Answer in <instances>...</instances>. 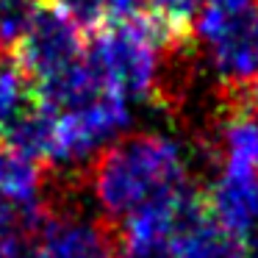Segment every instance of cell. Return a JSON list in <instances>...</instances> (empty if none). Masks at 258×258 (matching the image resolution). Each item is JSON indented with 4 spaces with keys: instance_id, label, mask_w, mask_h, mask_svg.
Returning a JSON list of instances; mask_svg holds the SVG:
<instances>
[{
    "instance_id": "cell-6",
    "label": "cell",
    "mask_w": 258,
    "mask_h": 258,
    "mask_svg": "<svg viewBox=\"0 0 258 258\" xmlns=\"http://www.w3.org/2000/svg\"><path fill=\"white\" fill-rule=\"evenodd\" d=\"M36 258H114L100 222L73 211L45 214L34 236Z\"/></svg>"
},
{
    "instance_id": "cell-1",
    "label": "cell",
    "mask_w": 258,
    "mask_h": 258,
    "mask_svg": "<svg viewBox=\"0 0 258 258\" xmlns=\"http://www.w3.org/2000/svg\"><path fill=\"white\" fill-rule=\"evenodd\" d=\"M191 189L186 153L167 134L119 136L95 158L92 195L111 225L122 228L139 214L172 206Z\"/></svg>"
},
{
    "instance_id": "cell-3",
    "label": "cell",
    "mask_w": 258,
    "mask_h": 258,
    "mask_svg": "<svg viewBox=\"0 0 258 258\" xmlns=\"http://www.w3.org/2000/svg\"><path fill=\"white\" fill-rule=\"evenodd\" d=\"M191 36L222 86L247 95L258 84V0H200Z\"/></svg>"
},
{
    "instance_id": "cell-12",
    "label": "cell",
    "mask_w": 258,
    "mask_h": 258,
    "mask_svg": "<svg viewBox=\"0 0 258 258\" xmlns=\"http://www.w3.org/2000/svg\"><path fill=\"white\" fill-rule=\"evenodd\" d=\"M244 247L250 250V255H252V258H258V233H255V239H252V241H247Z\"/></svg>"
},
{
    "instance_id": "cell-8",
    "label": "cell",
    "mask_w": 258,
    "mask_h": 258,
    "mask_svg": "<svg viewBox=\"0 0 258 258\" xmlns=\"http://www.w3.org/2000/svg\"><path fill=\"white\" fill-rule=\"evenodd\" d=\"M39 108L36 86L12 50L0 47V147Z\"/></svg>"
},
{
    "instance_id": "cell-10",
    "label": "cell",
    "mask_w": 258,
    "mask_h": 258,
    "mask_svg": "<svg viewBox=\"0 0 258 258\" xmlns=\"http://www.w3.org/2000/svg\"><path fill=\"white\" fill-rule=\"evenodd\" d=\"M200 0H147V17L156 23L164 39H183L195 25Z\"/></svg>"
},
{
    "instance_id": "cell-2",
    "label": "cell",
    "mask_w": 258,
    "mask_h": 258,
    "mask_svg": "<svg viewBox=\"0 0 258 258\" xmlns=\"http://www.w3.org/2000/svg\"><path fill=\"white\" fill-rule=\"evenodd\" d=\"M161 45L167 39L150 17L108 23L86 39V61L108 92L136 106L156 92Z\"/></svg>"
},
{
    "instance_id": "cell-9",
    "label": "cell",
    "mask_w": 258,
    "mask_h": 258,
    "mask_svg": "<svg viewBox=\"0 0 258 258\" xmlns=\"http://www.w3.org/2000/svg\"><path fill=\"white\" fill-rule=\"evenodd\" d=\"M219 169L236 175H258V111L241 106L219 131Z\"/></svg>"
},
{
    "instance_id": "cell-4",
    "label": "cell",
    "mask_w": 258,
    "mask_h": 258,
    "mask_svg": "<svg viewBox=\"0 0 258 258\" xmlns=\"http://www.w3.org/2000/svg\"><path fill=\"white\" fill-rule=\"evenodd\" d=\"M14 56L20 58L34 86H42L84 61L86 39L58 6L39 3L25 34L20 36Z\"/></svg>"
},
{
    "instance_id": "cell-7",
    "label": "cell",
    "mask_w": 258,
    "mask_h": 258,
    "mask_svg": "<svg viewBox=\"0 0 258 258\" xmlns=\"http://www.w3.org/2000/svg\"><path fill=\"white\" fill-rule=\"evenodd\" d=\"M208 208L214 219L236 239L247 241L258 233V175L217 172L208 191Z\"/></svg>"
},
{
    "instance_id": "cell-11",
    "label": "cell",
    "mask_w": 258,
    "mask_h": 258,
    "mask_svg": "<svg viewBox=\"0 0 258 258\" xmlns=\"http://www.w3.org/2000/svg\"><path fill=\"white\" fill-rule=\"evenodd\" d=\"M119 258H178L169 239H125Z\"/></svg>"
},
{
    "instance_id": "cell-5",
    "label": "cell",
    "mask_w": 258,
    "mask_h": 258,
    "mask_svg": "<svg viewBox=\"0 0 258 258\" xmlns=\"http://www.w3.org/2000/svg\"><path fill=\"white\" fill-rule=\"evenodd\" d=\"M169 244L178 258H252L244 241L222 228L214 219L208 203L191 191L180 203L172 222Z\"/></svg>"
}]
</instances>
